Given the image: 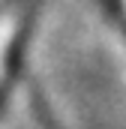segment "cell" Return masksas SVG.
Segmentation results:
<instances>
[{"label": "cell", "mask_w": 126, "mask_h": 129, "mask_svg": "<svg viewBox=\"0 0 126 129\" xmlns=\"http://www.w3.org/2000/svg\"><path fill=\"white\" fill-rule=\"evenodd\" d=\"M39 3L42 0H27L24 12L18 18V27L12 33L6 51H3V75H0V105L9 96V90L15 87V81L21 78V69L27 63L30 54V42H33V30H36V18H39Z\"/></svg>", "instance_id": "obj_1"}, {"label": "cell", "mask_w": 126, "mask_h": 129, "mask_svg": "<svg viewBox=\"0 0 126 129\" xmlns=\"http://www.w3.org/2000/svg\"><path fill=\"white\" fill-rule=\"evenodd\" d=\"M30 108H33V117H36L39 129H63V123L51 111V105H48V99H45L39 84H30Z\"/></svg>", "instance_id": "obj_2"}, {"label": "cell", "mask_w": 126, "mask_h": 129, "mask_svg": "<svg viewBox=\"0 0 126 129\" xmlns=\"http://www.w3.org/2000/svg\"><path fill=\"white\" fill-rule=\"evenodd\" d=\"M99 3H102V6L114 15V18H120V0H99Z\"/></svg>", "instance_id": "obj_3"}]
</instances>
